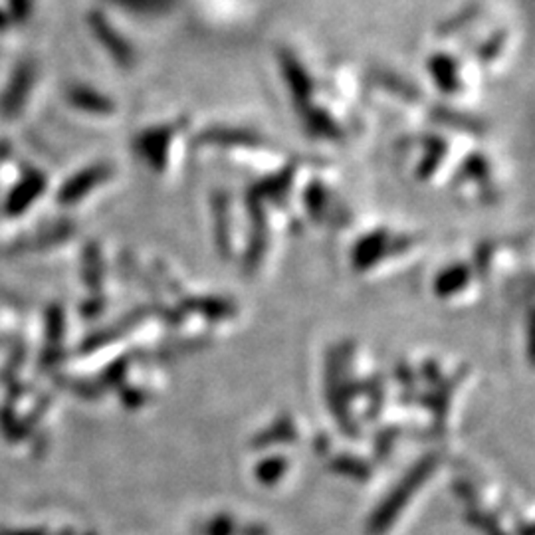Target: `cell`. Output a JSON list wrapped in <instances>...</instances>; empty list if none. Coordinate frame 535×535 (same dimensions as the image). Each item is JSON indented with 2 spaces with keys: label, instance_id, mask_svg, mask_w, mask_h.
<instances>
[{
  "label": "cell",
  "instance_id": "6da1fadb",
  "mask_svg": "<svg viewBox=\"0 0 535 535\" xmlns=\"http://www.w3.org/2000/svg\"><path fill=\"white\" fill-rule=\"evenodd\" d=\"M274 62L303 126L313 136L329 141L346 137L357 95L349 70L321 64L294 42L276 46Z\"/></svg>",
  "mask_w": 535,
  "mask_h": 535
},
{
  "label": "cell",
  "instance_id": "3957f363",
  "mask_svg": "<svg viewBox=\"0 0 535 535\" xmlns=\"http://www.w3.org/2000/svg\"><path fill=\"white\" fill-rule=\"evenodd\" d=\"M423 68L433 88L448 101L474 100L486 82L470 56L441 36H434L426 48Z\"/></svg>",
  "mask_w": 535,
  "mask_h": 535
},
{
  "label": "cell",
  "instance_id": "277c9868",
  "mask_svg": "<svg viewBox=\"0 0 535 535\" xmlns=\"http://www.w3.org/2000/svg\"><path fill=\"white\" fill-rule=\"evenodd\" d=\"M111 3L133 16L157 21V18L173 16L185 4V0H111Z\"/></svg>",
  "mask_w": 535,
  "mask_h": 535
},
{
  "label": "cell",
  "instance_id": "7a4b0ae2",
  "mask_svg": "<svg viewBox=\"0 0 535 535\" xmlns=\"http://www.w3.org/2000/svg\"><path fill=\"white\" fill-rule=\"evenodd\" d=\"M434 36L456 44L482 70L486 80L498 78L510 68L520 48L518 28L498 8L472 4L436 28Z\"/></svg>",
  "mask_w": 535,
  "mask_h": 535
}]
</instances>
